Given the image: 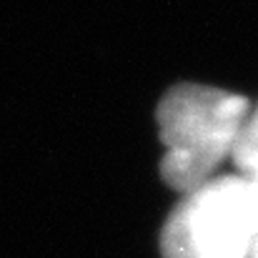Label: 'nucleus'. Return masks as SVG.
<instances>
[{
    "instance_id": "1",
    "label": "nucleus",
    "mask_w": 258,
    "mask_h": 258,
    "mask_svg": "<svg viewBox=\"0 0 258 258\" xmlns=\"http://www.w3.org/2000/svg\"><path fill=\"white\" fill-rule=\"evenodd\" d=\"M248 98L211 86L180 83L158 103V133L166 146L161 178L178 193H190L216 178L233 153L248 115Z\"/></svg>"
},
{
    "instance_id": "2",
    "label": "nucleus",
    "mask_w": 258,
    "mask_h": 258,
    "mask_svg": "<svg viewBox=\"0 0 258 258\" xmlns=\"http://www.w3.org/2000/svg\"><path fill=\"white\" fill-rule=\"evenodd\" d=\"M258 238V180L218 175L185 193L161 231L163 258H248Z\"/></svg>"
},
{
    "instance_id": "3",
    "label": "nucleus",
    "mask_w": 258,
    "mask_h": 258,
    "mask_svg": "<svg viewBox=\"0 0 258 258\" xmlns=\"http://www.w3.org/2000/svg\"><path fill=\"white\" fill-rule=\"evenodd\" d=\"M231 158L241 175L258 180V103L248 108V115L241 125Z\"/></svg>"
},
{
    "instance_id": "4",
    "label": "nucleus",
    "mask_w": 258,
    "mask_h": 258,
    "mask_svg": "<svg viewBox=\"0 0 258 258\" xmlns=\"http://www.w3.org/2000/svg\"><path fill=\"white\" fill-rule=\"evenodd\" d=\"M248 258H258V238L253 241V246H251V253H248Z\"/></svg>"
}]
</instances>
